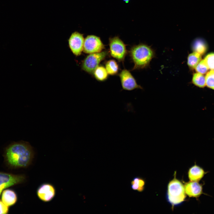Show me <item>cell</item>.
Wrapping results in <instances>:
<instances>
[{"mask_svg":"<svg viewBox=\"0 0 214 214\" xmlns=\"http://www.w3.org/2000/svg\"><path fill=\"white\" fill-rule=\"evenodd\" d=\"M34 155L32 147L29 143L21 141L14 142L5 149L4 161L10 168H25L31 163Z\"/></svg>","mask_w":214,"mask_h":214,"instance_id":"cell-1","label":"cell"},{"mask_svg":"<svg viewBox=\"0 0 214 214\" xmlns=\"http://www.w3.org/2000/svg\"><path fill=\"white\" fill-rule=\"evenodd\" d=\"M130 53L134 64L133 70L147 67L155 56V52L152 49L144 44L133 46L131 49Z\"/></svg>","mask_w":214,"mask_h":214,"instance_id":"cell-2","label":"cell"},{"mask_svg":"<svg viewBox=\"0 0 214 214\" xmlns=\"http://www.w3.org/2000/svg\"><path fill=\"white\" fill-rule=\"evenodd\" d=\"M170 181L168 185L167 199L173 206L178 205L183 202L186 197L184 186L176 176Z\"/></svg>","mask_w":214,"mask_h":214,"instance_id":"cell-3","label":"cell"},{"mask_svg":"<svg viewBox=\"0 0 214 214\" xmlns=\"http://www.w3.org/2000/svg\"><path fill=\"white\" fill-rule=\"evenodd\" d=\"M106 51L90 54L83 61L82 69L90 74L93 73L101 61L104 60L108 54Z\"/></svg>","mask_w":214,"mask_h":214,"instance_id":"cell-4","label":"cell"},{"mask_svg":"<svg viewBox=\"0 0 214 214\" xmlns=\"http://www.w3.org/2000/svg\"><path fill=\"white\" fill-rule=\"evenodd\" d=\"M110 53L119 61L124 60L127 53L126 45L118 36L109 39Z\"/></svg>","mask_w":214,"mask_h":214,"instance_id":"cell-5","label":"cell"},{"mask_svg":"<svg viewBox=\"0 0 214 214\" xmlns=\"http://www.w3.org/2000/svg\"><path fill=\"white\" fill-rule=\"evenodd\" d=\"M26 178L24 175L0 172V196L4 189L23 183L26 180Z\"/></svg>","mask_w":214,"mask_h":214,"instance_id":"cell-6","label":"cell"},{"mask_svg":"<svg viewBox=\"0 0 214 214\" xmlns=\"http://www.w3.org/2000/svg\"><path fill=\"white\" fill-rule=\"evenodd\" d=\"M104 48L100 38L95 35H89L84 39L83 51L86 54L99 53Z\"/></svg>","mask_w":214,"mask_h":214,"instance_id":"cell-7","label":"cell"},{"mask_svg":"<svg viewBox=\"0 0 214 214\" xmlns=\"http://www.w3.org/2000/svg\"><path fill=\"white\" fill-rule=\"evenodd\" d=\"M84 39L83 35L77 32L73 33L68 40L69 46L75 56L80 55L83 51Z\"/></svg>","mask_w":214,"mask_h":214,"instance_id":"cell-8","label":"cell"},{"mask_svg":"<svg viewBox=\"0 0 214 214\" xmlns=\"http://www.w3.org/2000/svg\"><path fill=\"white\" fill-rule=\"evenodd\" d=\"M119 75L123 89L131 91L136 89H142L140 85L137 84L134 78L128 70L123 69Z\"/></svg>","mask_w":214,"mask_h":214,"instance_id":"cell-9","label":"cell"},{"mask_svg":"<svg viewBox=\"0 0 214 214\" xmlns=\"http://www.w3.org/2000/svg\"><path fill=\"white\" fill-rule=\"evenodd\" d=\"M56 193V190L54 186L48 183H44L41 185L37 191L38 198L45 202L51 201L55 196Z\"/></svg>","mask_w":214,"mask_h":214,"instance_id":"cell-10","label":"cell"},{"mask_svg":"<svg viewBox=\"0 0 214 214\" xmlns=\"http://www.w3.org/2000/svg\"><path fill=\"white\" fill-rule=\"evenodd\" d=\"M184 186L185 193L190 197L197 198L203 193L202 186L198 182L190 181Z\"/></svg>","mask_w":214,"mask_h":214,"instance_id":"cell-11","label":"cell"},{"mask_svg":"<svg viewBox=\"0 0 214 214\" xmlns=\"http://www.w3.org/2000/svg\"><path fill=\"white\" fill-rule=\"evenodd\" d=\"M18 199L17 195L14 190L11 189L4 190L2 192L1 200L8 207L14 205Z\"/></svg>","mask_w":214,"mask_h":214,"instance_id":"cell-12","label":"cell"},{"mask_svg":"<svg viewBox=\"0 0 214 214\" xmlns=\"http://www.w3.org/2000/svg\"><path fill=\"white\" fill-rule=\"evenodd\" d=\"M205 173L202 168L195 164L189 169L188 177L190 181L199 182L203 177Z\"/></svg>","mask_w":214,"mask_h":214,"instance_id":"cell-13","label":"cell"},{"mask_svg":"<svg viewBox=\"0 0 214 214\" xmlns=\"http://www.w3.org/2000/svg\"><path fill=\"white\" fill-rule=\"evenodd\" d=\"M192 48L194 52L202 55L207 51V44L205 41L203 39L196 38L193 41Z\"/></svg>","mask_w":214,"mask_h":214,"instance_id":"cell-14","label":"cell"},{"mask_svg":"<svg viewBox=\"0 0 214 214\" xmlns=\"http://www.w3.org/2000/svg\"><path fill=\"white\" fill-rule=\"evenodd\" d=\"M201 59V55L194 52L190 54L188 57L187 64L191 68L194 69Z\"/></svg>","mask_w":214,"mask_h":214,"instance_id":"cell-15","label":"cell"},{"mask_svg":"<svg viewBox=\"0 0 214 214\" xmlns=\"http://www.w3.org/2000/svg\"><path fill=\"white\" fill-rule=\"evenodd\" d=\"M145 184V182L143 179L136 177L132 180L131 187L133 190L141 192L144 189Z\"/></svg>","mask_w":214,"mask_h":214,"instance_id":"cell-16","label":"cell"},{"mask_svg":"<svg viewBox=\"0 0 214 214\" xmlns=\"http://www.w3.org/2000/svg\"><path fill=\"white\" fill-rule=\"evenodd\" d=\"M93 74L95 78L100 81H103L106 79L108 75L105 67L99 66L95 70Z\"/></svg>","mask_w":214,"mask_h":214,"instance_id":"cell-17","label":"cell"},{"mask_svg":"<svg viewBox=\"0 0 214 214\" xmlns=\"http://www.w3.org/2000/svg\"><path fill=\"white\" fill-rule=\"evenodd\" d=\"M192 81L193 84L200 88H203L206 85L205 77L198 72L193 74Z\"/></svg>","mask_w":214,"mask_h":214,"instance_id":"cell-18","label":"cell"},{"mask_svg":"<svg viewBox=\"0 0 214 214\" xmlns=\"http://www.w3.org/2000/svg\"><path fill=\"white\" fill-rule=\"evenodd\" d=\"M105 68L108 74L110 75H114L118 72V65L114 60H110L106 62Z\"/></svg>","mask_w":214,"mask_h":214,"instance_id":"cell-19","label":"cell"},{"mask_svg":"<svg viewBox=\"0 0 214 214\" xmlns=\"http://www.w3.org/2000/svg\"><path fill=\"white\" fill-rule=\"evenodd\" d=\"M205 77L206 85L208 87L214 90V70L208 72Z\"/></svg>","mask_w":214,"mask_h":214,"instance_id":"cell-20","label":"cell"},{"mask_svg":"<svg viewBox=\"0 0 214 214\" xmlns=\"http://www.w3.org/2000/svg\"><path fill=\"white\" fill-rule=\"evenodd\" d=\"M195 69L197 72L202 74L206 73L209 69L204 59L201 60Z\"/></svg>","mask_w":214,"mask_h":214,"instance_id":"cell-21","label":"cell"},{"mask_svg":"<svg viewBox=\"0 0 214 214\" xmlns=\"http://www.w3.org/2000/svg\"><path fill=\"white\" fill-rule=\"evenodd\" d=\"M204 59L209 69L211 70H214V53L208 54Z\"/></svg>","mask_w":214,"mask_h":214,"instance_id":"cell-22","label":"cell"},{"mask_svg":"<svg viewBox=\"0 0 214 214\" xmlns=\"http://www.w3.org/2000/svg\"><path fill=\"white\" fill-rule=\"evenodd\" d=\"M9 207L0 199V214H8L9 210Z\"/></svg>","mask_w":214,"mask_h":214,"instance_id":"cell-23","label":"cell"},{"mask_svg":"<svg viewBox=\"0 0 214 214\" xmlns=\"http://www.w3.org/2000/svg\"><path fill=\"white\" fill-rule=\"evenodd\" d=\"M124 1H125L126 3H128L129 2V1L130 0H123Z\"/></svg>","mask_w":214,"mask_h":214,"instance_id":"cell-24","label":"cell"}]
</instances>
